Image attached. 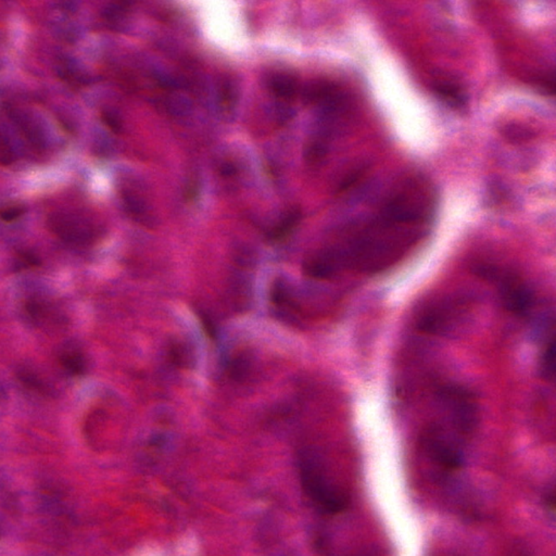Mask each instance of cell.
Returning <instances> with one entry per match:
<instances>
[{
    "instance_id": "5",
    "label": "cell",
    "mask_w": 556,
    "mask_h": 556,
    "mask_svg": "<svg viewBox=\"0 0 556 556\" xmlns=\"http://www.w3.org/2000/svg\"><path fill=\"white\" fill-rule=\"evenodd\" d=\"M484 273H488L489 276H492V280L498 284L499 293L505 307L515 314L523 317L531 313L533 297L531 289L525 283L521 282V278L509 273L494 271V268L490 272L484 271Z\"/></svg>"
},
{
    "instance_id": "1",
    "label": "cell",
    "mask_w": 556,
    "mask_h": 556,
    "mask_svg": "<svg viewBox=\"0 0 556 556\" xmlns=\"http://www.w3.org/2000/svg\"><path fill=\"white\" fill-rule=\"evenodd\" d=\"M436 201L425 179H407L372 215L352 222L329 246L310 256L305 274L325 280L342 271L375 273L389 268L426 237Z\"/></svg>"
},
{
    "instance_id": "10",
    "label": "cell",
    "mask_w": 556,
    "mask_h": 556,
    "mask_svg": "<svg viewBox=\"0 0 556 556\" xmlns=\"http://www.w3.org/2000/svg\"><path fill=\"white\" fill-rule=\"evenodd\" d=\"M273 91L283 98H290L296 93V81L288 75H277L271 84Z\"/></svg>"
},
{
    "instance_id": "14",
    "label": "cell",
    "mask_w": 556,
    "mask_h": 556,
    "mask_svg": "<svg viewBox=\"0 0 556 556\" xmlns=\"http://www.w3.org/2000/svg\"><path fill=\"white\" fill-rule=\"evenodd\" d=\"M24 213H25V208L20 205L6 208L0 211V219L5 222H13L21 217Z\"/></svg>"
},
{
    "instance_id": "11",
    "label": "cell",
    "mask_w": 556,
    "mask_h": 556,
    "mask_svg": "<svg viewBox=\"0 0 556 556\" xmlns=\"http://www.w3.org/2000/svg\"><path fill=\"white\" fill-rule=\"evenodd\" d=\"M18 378L28 389L38 391V392H42V394L45 392L46 387H45L44 382L32 368H26V366L25 368H19V370H18Z\"/></svg>"
},
{
    "instance_id": "8",
    "label": "cell",
    "mask_w": 556,
    "mask_h": 556,
    "mask_svg": "<svg viewBox=\"0 0 556 556\" xmlns=\"http://www.w3.org/2000/svg\"><path fill=\"white\" fill-rule=\"evenodd\" d=\"M301 219V212L299 209H293L280 220V223L277 224L276 227L273 229L271 234V238L276 242L284 240L285 238L288 237L295 228L298 226L299 222Z\"/></svg>"
},
{
    "instance_id": "17",
    "label": "cell",
    "mask_w": 556,
    "mask_h": 556,
    "mask_svg": "<svg viewBox=\"0 0 556 556\" xmlns=\"http://www.w3.org/2000/svg\"><path fill=\"white\" fill-rule=\"evenodd\" d=\"M246 372V358H238L234 363L233 374L236 378H240Z\"/></svg>"
},
{
    "instance_id": "7",
    "label": "cell",
    "mask_w": 556,
    "mask_h": 556,
    "mask_svg": "<svg viewBox=\"0 0 556 556\" xmlns=\"http://www.w3.org/2000/svg\"><path fill=\"white\" fill-rule=\"evenodd\" d=\"M60 363L65 370L75 376L83 375L86 370V358L77 348L67 347L61 351Z\"/></svg>"
},
{
    "instance_id": "9",
    "label": "cell",
    "mask_w": 556,
    "mask_h": 556,
    "mask_svg": "<svg viewBox=\"0 0 556 556\" xmlns=\"http://www.w3.org/2000/svg\"><path fill=\"white\" fill-rule=\"evenodd\" d=\"M58 73L59 76L63 81H68L69 84L81 85L86 83L85 75L81 74L79 71V68H77V65L73 61L69 60V59L60 61V64L58 67Z\"/></svg>"
},
{
    "instance_id": "15",
    "label": "cell",
    "mask_w": 556,
    "mask_h": 556,
    "mask_svg": "<svg viewBox=\"0 0 556 556\" xmlns=\"http://www.w3.org/2000/svg\"><path fill=\"white\" fill-rule=\"evenodd\" d=\"M103 121L108 127L111 128L114 132H119L121 130V123H120L119 119L111 112H103Z\"/></svg>"
},
{
    "instance_id": "2",
    "label": "cell",
    "mask_w": 556,
    "mask_h": 556,
    "mask_svg": "<svg viewBox=\"0 0 556 556\" xmlns=\"http://www.w3.org/2000/svg\"><path fill=\"white\" fill-rule=\"evenodd\" d=\"M477 421V404L470 391L454 385L441 387L436 392L431 421L421 437L425 453L446 470H460Z\"/></svg>"
},
{
    "instance_id": "3",
    "label": "cell",
    "mask_w": 556,
    "mask_h": 556,
    "mask_svg": "<svg viewBox=\"0 0 556 556\" xmlns=\"http://www.w3.org/2000/svg\"><path fill=\"white\" fill-rule=\"evenodd\" d=\"M300 482L305 494L319 510L338 514L347 510L349 498L326 475L321 462L311 453H305L299 462Z\"/></svg>"
},
{
    "instance_id": "13",
    "label": "cell",
    "mask_w": 556,
    "mask_h": 556,
    "mask_svg": "<svg viewBox=\"0 0 556 556\" xmlns=\"http://www.w3.org/2000/svg\"><path fill=\"white\" fill-rule=\"evenodd\" d=\"M16 160V152L7 136L0 130V164L9 166Z\"/></svg>"
},
{
    "instance_id": "16",
    "label": "cell",
    "mask_w": 556,
    "mask_h": 556,
    "mask_svg": "<svg viewBox=\"0 0 556 556\" xmlns=\"http://www.w3.org/2000/svg\"><path fill=\"white\" fill-rule=\"evenodd\" d=\"M171 356L174 362L182 365V363L186 362V349L181 345L173 346L171 349Z\"/></svg>"
},
{
    "instance_id": "12",
    "label": "cell",
    "mask_w": 556,
    "mask_h": 556,
    "mask_svg": "<svg viewBox=\"0 0 556 556\" xmlns=\"http://www.w3.org/2000/svg\"><path fill=\"white\" fill-rule=\"evenodd\" d=\"M436 91H437L438 95L445 98V101L452 103V105L461 106V103H463L461 91H460L459 87L454 86L453 84L441 83V84L436 86Z\"/></svg>"
},
{
    "instance_id": "6",
    "label": "cell",
    "mask_w": 556,
    "mask_h": 556,
    "mask_svg": "<svg viewBox=\"0 0 556 556\" xmlns=\"http://www.w3.org/2000/svg\"><path fill=\"white\" fill-rule=\"evenodd\" d=\"M8 114H9L12 123L19 130L20 134L23 136L24 140L28 142L30 146L36 150H42L46 148V137H45L44 132L32 118L28 117V114L19 111V110H10Z\"/></svg>"
},
{
    "instance_id": "18",
    "label": "cell",
    "mask_w": 556,
    "mask_h": 556,
    "mask_svg": "<svg viewBox=\"0 0 556 556\" xmlns=\"http://www.w3.org/2000/svg\"><path fill=\"white\" fill-rule=\"evenodd\" d=\"M222 173L223 175H232L234 173V169L232 166H223L222 168Z\"/></svg>"
},
{
    "instance_id": "4",
    "label": "cell",
    "mask_w": 556,
    "mask_h": 556,
    "mask_svg": "<svg viewBox=\"0 0 556 556\" xmlns=\"http://www.w3.org/2000/svg\"><path fill=\"white\" fill-rule=\"evenodd\" d=\"M47 227L67 244L85 246L97 238L96 226L74 212H54L47 219Z\"/></svg>"
}]
</instances>
